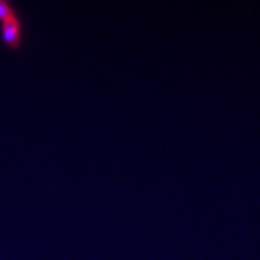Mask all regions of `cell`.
<instances>
[{
	"label": "cell",
	"instance_id": "1",
	"mask_svg": "<svg viewBox=\"0 0 260 260\" xmlns=\"http://www.w3.org/2000/svg\"><path fill=\"white\" fill-rule=\"evenodd\" d=\"M2 38L11 48H17L23 43V23L16 12L2 20Z\"/></svg>",
	"mask_w": 260,
	"mask_h": 260
},
{
	"label": "cell",
	"instance_id": "2",
	"mask_svg": "<svg viewBox=\"0 0 260 260\" xmlns=\"http://www.w3.org/2000/svg\"><path fill=\"white\" fill-rule=\"evenodd\" d=\"M16 11H15L14 6L10 4L8 2H4V0H0V21L4 20V19H7L8 16H11L12 14H15Z\"/></svg>",
	"mask_w": 260,
	"mask_h": 260
}]
</instances>
